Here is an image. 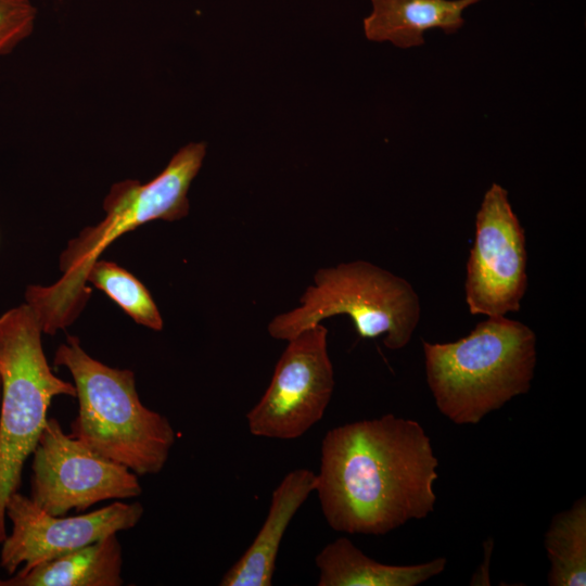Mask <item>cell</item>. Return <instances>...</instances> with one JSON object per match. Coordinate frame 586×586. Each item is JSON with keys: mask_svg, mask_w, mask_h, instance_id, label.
I'll use <instances>...</instances> for the list:
<instances>
[{"mask_svg": "<svg viewBox=\"0 0 586 586\" xmlns=\"http://www.w3.org/2000/svg\"><path fill=\"white\" fill-rule=\"evenodd\" d=\"M53 364L67 368L74 380L78 413L72 437L137 475L163 470L175 431L165 416L141 403L131 370L92 358L74 335L58 347Z\"/></svg>", "mask_w": 586, "mask_h": 586, "instance_id": "277c9868", "label": "cell"}, {"mask_svg": "<svg viewBox=\"0 0 586 586\" xmlns=\"http://www.w3.org/2000/svg\"><path fill=\"white\" fill-rule=\"evenodd\" d=\"M320 451L315 492L334 531L383 535L433 512L438 459L416 420L388 413L342 424Z\"/></svg>", "mask_w": 586, "mask_h": 586, "instance_id": "6da1fadb", "label": "cell"}, {"mask_svg": "<svg viewBox=\"0 0 586 586\" xmlns=\"http://www.w3.org/2000/svg\"><path fill=\"white\" fill-rule=\"evenodd\" d=\"M140 502L115 501L89 513L56 517L16 492L7 504L11 533L1 543L0 564L10 575L62 557L112 534L135 527Z\"/></svg>", "mask_w": 586, "mask_h": 586, "instance_id": "30bf717a", "label": "cell"}, {"mask_svg": "<svg viewBox=\"0 0 586 586\" xmlns=\"http://www.w3.org/2000/svg\"><path fill=\"white\" fill-rule=\"evenodd\" d=\"M550 586L586 585V498L553 515L545 534Z\"/></svg>", "mask_w": 586, "mask_h": 586, "instance_id": "9a60e30c", "label": "cell"}, {"mask_svg": "<svg viewBox=\"0 0 586 586\" xmlns=\"http://www.w3.org/2000/svg\"><path fill=\"white\" fill-rule=\"evenodd\" d=\"M41 332L26 303L0 316V544L8 536V500L18 492L52 399L76 397L74 384L58 378L48 365Z\"/></svg>", "mask_w": 586, "mask_h": 586, "instance_id": "5b68a950", "label": "cell"}, {"mask_svg": "<svg viewBox=\"0 0 586 586\" xmlns=\"http://www.w3.org/2000/svg\"><path fill=\"white\" fill-rule=\"evenodd\" d=\"M286 342L268 387L246 415L255 436L297 438L321 420L330 403L335 382L327 328L318 323Z\"/></svg>", "mask_w": 586, "mask_h": 586, "instance_id": "ba28073f", "label": "cell"}, {"mask_svg": "<svg viewBox=\"0 0 586 586\" xmlns=\"http://www.w3.org/2000/svg\"><path fill=\"white\" fill-rule=\"evenodd\" d=\"M536 335L506 316L487 317L449 343L422 340L426 382L437 409L458 425L476 424L530 391Z\"/></svg>", "mask_w": 586, "mask_h": 586, "instance_id": "3957f363", "label": "cell"}, {"mask_svg": "<svg viewBox=\"0 0 586 586\" xmlns=\"http://www.w3.org/2000/svg\"><path fill=\"white\" fill-rule=\"evenodd\" d=\"M0 403H1V380H0Z\"/></svg>", "mask_w": 586, "mask_h": 586, "instance_id": "d6986e66", "label": "cell"}, {"mask_svg": "<svg viewBox=\"0 0 586 586\" xmlns=\"http://www.w3.org/2000/svg\"><path fill=\"white\" fill-rule=\"evenodd\" d=\"M123 550L116 534L5 578V586H120Z\"/></svg>", "mask_w": 586, "mask_h": 586, "instance_id": "5bb4252c", "label": "cell"}, {"mask_svg": "<svg viewBox=\"0 0 586 586\" xmlns=\"http://www.w3.org/2000/svg\"><path fill=\"white\" fill-rule=\"evenodd\" d=\"M316 473L290 471L275 488L266 519L257 535L220 579L221 586H270L283 535L307 497L315 492Z\"/></svg>", "mask_w": 586, "mask_h": 586, "instance_id": "8fae6325", "label": "cell"}, {"mask_svg": "<svg viewBox=\"0 0 586 586\" xmlns=\"http://www.w3.org/2000/svg\"><path fill=\"white\" fill-rule=\"evenodd\" d=\"M1 568V564H0ZM0 586H5V578H2L0 575Z\"/></svg>", "mask_w": 586, "mask_h": 586, "instance_id": "ac0fdd59", "label": "cell"}, {"mask_svg": "<svg viewBox=\"0 0 586 586\" xmlns=\"http://www.w3.org/2000/svg\"><path fill=\"white\" fill-rule=\"evenodd\" d=\"M31 470L29 498L56 517L142 493L135 472L66 434L55 418L46 422L33 453Z\"/></svg>", "mask_w": 586, "mask_h": 586, "instance_id": "52a82bcc", "label": "cell"}, {"mask_svg": "<svg viewBox=\"0 0 586 586\" xmlns=\"http://www.w3.org/2000/svg\"><path fill=\"white\" fill-rule=\"evenodd\" d=\"M482 0H371L372 10L362 21L368 40L388 41L408 49L424 43V33L434 28L445 34L464 24L463 11Z\"/></svg>", "mask_w": 586, "mask_h": 586, "instance_id": "7c38bea8", "label": "cell"}, {"mask_svg": "<svg viewBox=\"0 0 586 586\" xmlns=\"http://www.w3.org/2000/svg\"><path fill=\"white\" fill-rule=\"evenodd\" d=\"M87 282L103 291L137 323L161 331L163 319L148 289L130 272L104 259L93 263Z\"/></svg>", "mask_w": 586, "mask_h": 586, "instance_id": "2e32d148", "label": "cell"}, {"mask_svg": "<svg viewBox=\"0 0 586 586\" xmlns=\"http://www.w3.org/2000/svg\"><path fill=\"white\" fill-rule=\"evenodd\" d=\"M36 16L30 0H0V56L13 51L33 33Z\"/></svg>", "mask_w": 586, "mask_h": 586, "instance_id": "e0dca14e", "label": "cell"}, {"mask_svg": "<svg viewBox=\"0 0 586 586\" xmlns=\"http://www.w3.org/2000/svg\"><path fill=\"white\" fill-rule=\"evenodd\" d=\"M205 155L204 142H190L149 182L126 179L111 187L103 202L104 218L81 230L62 252V278L52 285H29L26 290V304L43 333L54 334L79 315L90 297L91 290L86 286L89 269L117 238L149 221H175L189 214L188 191Z\"/></svg>", "mask_w": 586, "mask_h": 586, "instance_id": "7a4b0ae2", "label": "cell"}, {"mask_svg": "<svg viewBox=\"0 0 586 586\" xmlns=\"http://www.w3.org/2000/svg\"><path fill=\"white\" fill-rule=\"evenodd\" d=\"M420 300L412 285L366 260L320 268L300 305L277 315L267 331L289 341L305 329L335 315H347L362 339L384 334L388 349H400L411 340L420 319Z\"/></svg>", "mask_w": 586, "mask_h": 586, "instance_id": "8992f818", "label": "cell"}, {"mask_svg": "<svg viewBox=\"0 0 586 586\" xmlns=\"http://www.w3.org/2000/svg\"><path fill=\"white\" fill-rule=\"evenodd\" d=\"M315 562L319 586H416L441 574L447 563L443 557L411 565L381 563L345 537L324 546Z\"/></svg>", "mask_w": 586, "mask_h": 586, "instance_id": "4fadbf2b", "label": "cell"}, {"mask_svg": "<svg viewBox=\"0 0 586 586\" xmlns=\"http://www.w3.org/2000/svg\"><path fill=\"white\" fill-rule=\"evenodd\" d=\"M524 229L508 191L492 183L475 217V237L467 262L466 303L472 315L518 311L527 288Z\"/></svg>", "mask_w": 586, "mask_h": 586, "instance_id": "9c48e42d", "label": "cell"}]
</instances>
